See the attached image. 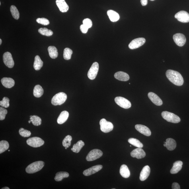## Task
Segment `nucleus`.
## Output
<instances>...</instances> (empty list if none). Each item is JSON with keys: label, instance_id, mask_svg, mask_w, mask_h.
I'll use <instances>...</instances> for the list:
<instances>
[{"label": "nucleus", "instance_id": "f257e3e1", "mask_svg": "<svg viewBox=\"0 0 189 189\" xmlns=\"http://www.w3.org/2000/svg\"><path fill=\"white\" fill-rule=\"evenodd\" d=\"M166 74L168 80L174 85L180 86L183 84V78L178 72L172 70H168L166 71Z\"/></svg>", "mask_w": 189, "mask_h": 189}, {"label": "nucleus", "instance_id": "f03ea898", "mask_svg": "<svg viewBox=\"0 0 189 189\" xmlns=\"http://www.w3.org/2000/svg\"><path fill=\"white\" fill-rule=\"evenodd\" d=\"M44 161H39L33 162L28 166L26 169V171L29 174H32L40 171L44 167Z\"/></svg>", "mask_w": 189, "mask_h": 189}, {"label": "nucleus", "instance_id": "7ed1b4c3", "mask_svg": "<svg viewBox=\"0 0 189 189\" xmlns=\"http://www.w3.org/2000/svg\"><path fill=\"white\" fill-rule=\"evenodd\" d=\"M67 99L66 94L63 92H59L53 96L51 100V103L54 106L61 105L64 103Z\"/></svg>", "mask_w": 189, "mask_h": 189}, {"label": "nucleus", "instance_id": "20e7f679", "mask_svg": "<svg viewBox=\"0 0 189 189\" xmlns=\"http://www.w3.org/2000/svg\"><path fill=\"white\" fill-rule=\"evenodd\" d=\"M161 116L164 119L168 122L174 123H178L180 122L179 117L172 113L168 112H162Z\"/></svg>", "mask_w": 189, "mask_h": 189}, {"label": "nucleus", "instance_id": "39448f33", "mask_svg": "<svg viewBox=\"0 0 189 189\" xmlns=\"http://www.w3.org/2000/svg\"><path fill=\"white\" fill-rule=\"evenodd\" d=\"M100 130L104 133H108L112 130L114 125L111 122L107 121L105 119L103 118L100 122Z\"/></svg>", "mask_w": 189, "mask_h": 189}, {"label": "nucleus", "instance_id": "423d86ee", "mask_svg": "<svg viewBox=\"0 0 189 189\" xmlns=\"http://www.w3.org/2000/svg\"><path fill=\"white\" fill-rule=\"evenodd\" d=\"M27 144L30 146L33 147H38L42 146L44 144V140L38 137L30 138L26 141Z\"/></svg>", "mask_w": 189, "mask_h": 189}, {"label": "nucleus", "instance_id": "0eeeda50", "mask_svg": "<svg viewBox=\"0 0 189 189\" xmlns=\"http://www.w3.org/2000/svg\"><path fill=\"white\" fill-rule=\"evenodd\" d=\"M103 155L102 152L100 150L94 149L90 151L88 154L86 159L88 161H90L99 158Z\"/></svg>", "mask_w": 189, "mask_h": 189}, {"label": "nucleus", "instance_id": "6e6552de", "mask_svg": "<svg viewBox=\"0 0 189 189\" xmlns=\"http://www.w3.org/2000/svg\"><path fill=\"white\" fill-rule=\"evenodd\" d=\"M116 103L121 107L125 109L130 108L131 106V102L126 98L122 97H117L115 98Z\"/></svg>", "mask_w": 189, "mask_h": 189}, {"label": "nucleus", "instance_id": "1a4fd4ad", "mask_svg": "<svg viewBox=\"0 0 189 189\" xmlns=\"http://www.w3.org/2000/svg\"><path fill=\"white\" fill-rule=\"evenodd\" d=\"M99 70V65L97 62H94L92 65L88 73V77L89 79L93 80L95 79Z\"/></svg>", "mask_w": 189, "mask_h": 189}, {"label": "nucleus", "instance_id": "9d476101", "mask_svg": "<svg viewBox=\"0 0 189 189\" xmlns=\"http://www.w3.org/2000/svg\"><path fill=\"white\" fill-rule=\"evenodd\" d=\"M146 42L144 38H139L133 40L129 45V48L131 50L137 49L142 46Z\"/></svg>", "mask_w": 189, "mask_h": 189}, {"label": "nucleus", "instance_id": "9b49d317", "mask_svg": "<svg viewBox=\"0 0 189 189\" xmlns=\"http://www.w3.org/2000/svg\"><path fill=\"white\" fill-rule=\"evenodd\" d=\"M3 60L5 65L9 68H12L14 66V63L13 57L11 53L9 52H6L3 55Z\"/></svg>", "mask_w": 189, "mask_h": 189}, {"label": "nucleus", "instance_id": "f8f14e48", "mask_svg": "<svg viewBox=\"0 0 189 189\" xmlns=\"http://www.w3.org/2000/svg\"><path fill=\"white\" fill-rule=\"evenodd\" d=\"M175 18L179 21L183 23L189 22V14L185 11H181L175 14Z\"/></svg>", "mask_w": 189, "mask_h": 189}, {"label": "nucleus", "instance_id": "ddd939ff", "mask_svg": "<svg viewBox=\"0 0 189 189\" xmlns=\"http://www.w3.org/2000/svg\"><path fill=\"white\" fill-rule=\"evenodd\" d=\"M173 39L174 42L179 46L182 47L185 44L186 38L183 34L176 33L174 35Z\"/></svg>", "mask_w": 189, "mask_h": 189}, {"label": "nucleus", "instance_id": "4468645a", "mask_svg": "<svg viewBox=\"0 0 189 189\" xmlns=\"http://www.w3.org/2000/svg\"><path fill=\"white\" fill-rule=\"evenodd\" d=\"M142 148L138 147L133 150L131 153V156L133 158H136L138 159H141L144 158L146 153Z\"/></svg>", "mask_w": 189, "mask_h": 189}, {"label": "nucleus", "instance_id": "2eb2a0df", "mask_svg": "<svg viewBox=\"0 0 189 189\" xmlns=\"http://www.w3.org/2000/svg\"><path fill=\"white\" fill-rule=\"evenodd\" d=\"M135 129L140 133L147 136H150L151 132L150 129L146 126L143 125L137 124L135 125Z\"/></svg>", "mask_w": 189, "mask_h": 189}, {"label": "nucleus", "instance_id": "dca6fc26", "mask_svg": "<svg viewBox=\"0 0 189 189\" xmlns=\"http://www.w3.org/2000/svg\"><path fill=\"white\" fill-rule=\"evenodd\" d=\"M103 166L102 165H97L86 170L83 172L84 176H88L96 173L102 169Z\"/></svg>", "mask_w": 189, "mask_h": 189}, {"label": "nucleus", "instance_id": "f3484780", "mask_svg": "<svg viewBox=\"0 0 189 189\" xmlns=\"http://www.w3.org/2000/svg\"><path fill=\"white\" fill-rule=\"evenodd\" d=\"M148 96L149 99L154 104L157 106H161L163 104V101L157 94L153 92H149Z\"/></svg>", "mask_w": 189, "mask_h": 189}, {"label": "nucleus", "instance_id": "a211bd4d", "mask_svg": "<svg viewBox=\"0 0 189 189\" xmlns=\"http://www.w3.org/2000/svg\"><path fill=\"white\" fill-rule=\"evenodd\" d=\"M150 173V168L148 165L144 166L143 168L140 175V179L144 181L147 179Z\"/></svg>", "mask_w": 189, "mask_h": 189}, {"label": "nucleus", "instance_id": "6ab92c4d", "mask_svg": "<svg viewBox=\"0 0 189 189\" xmlns=\"http://www.w3.org/2000/svg\"><path fill=\"white\" fill-rule=\"evenodd\" d=\"M56 3L57 7L62 12H66L69 9V6L65 1V0H56Z\"/></svg>", "mask_w": 189, "mask_h": 189}, {"label": "nucleus", "instance_id": "aec40b11", "mask_svg": "<svg viewBox=\"0 0 189 189\" xmlns=\"http://www.w3.org/2000/svg\"><path fill=\"white\" fill-rule=\"evenodd\" d=\"M1 81L4 87L7 88L13 87L15 84L14 80L11 78L4 77L1 79Z\"/></svg>", "mask_w": 189, "mask_h": 189}, {"label": "nucleus", "instance_id": "412c9836", "mask_svg": "<svg viewBox=\"0 0 189 189\" xmlns=\"http://www.w3.org/2000/svg\"><path fill=\"white\" fill-rule=\"evenodd\" d=\"M114 77L118 80L123 81H128L130 79L128 74L123 71H118L116 72L115 74Z\"/></svg>", "mask_w": 189, "mask_h": 189}, {"label": "nucleus", "instance_id": "4be33fe9", "mask_svg": "<svg viewBox=\"0 0 189 189\" xmlns=\"http://www.w3.org/2000/svg\"><path fill=\"white\" fill-rule=\"evenodd\" d=\"M166 144L165 147L169 151L173 150L176 149V141L173 139L168 138L166 140V141L164 142Z\"/></svg>", "mask_w": 189, "mask_h": 189}, {"label": "nucleus", "instance_id": "5701e85b", "mask_svg": "<svg viewBox=\"0 0 189 189\" xmlns=\"http://www.w3.org/2000/svg\"><path fill=\"white\" fill-rule=\"evenodd\" d=\"M182 162L181 161H176L173 164L172 169L170 170V173L175 174L178 173L182 169Z\"/></svg>", "mask_w": 189, "mask_h": 189}, {"label": "nucleus", "instance_id": "b1692460", "mask_svg": "<svg viewBox=\"0 0 189 189\" xmlns=\"http://www.w3.org/2000/svg\"><path fill=\"white\" fill-rule=\"evenodd\" d=\"M69 116V114L68 112L66 111H64L61 113L57 119V122L59 124H61L65 123Z\"/></svg>", "mask_w": 189, "mask_h": 189}, {"label": "nucleus", "instance_id": "393cba45", "mask_svg": "<svg viewBox=\"0 0 189 189\" xmlns=\"http://www.w3.org/2000/svg\"><path fill=\"white\" fill-rule=\"evenodd\" d=\"M107 14L110 20L112 22H116L120 19L119 14L113 10H108L107 11Z\"/></svg>", "mask_w": 189, "mask_h": 189}, {"label": "nucleus", "instance_id": "a878e982", "mask_svg": "<svg viewBox=\"0 0 189 189\" xmlns=\"http://www.w3.org/2000/svg\"><path fill=\"white\" fill-rule=\"evenodd\" d=\"M120 173L122 177L125 178H129L130 175V170L128 167L124 164L121 166Z\"/></svg>", "mask_w": 189, "mask_h": 189}, {"label": "nucleus", "instance_id": "bb28decb", "mask_svg": "<svg viewBox=\"0 0 189 189\" xmlns=\"http://www.w3.org/2000/svg\"><path fill=\"white\" fill-rule=\"evenodd\" d=\"M43 65V62L41 59L39 55H36L35 57L33 67L36 71H39L42 67Z\"/></svg>", "mask_w": 189, "mask_h": 189}, {"label": "nucleus", "instance_id": "cd10ccee", "mask_svg": "<svg viewBox=\"0 0 189 189\" xmlns=\"http://www.w3.org/2000/svg\"><path fill=\"white\" fill-rule=\"evenodd\" d=\"M44 89L42 86L37 85L35 86L33 91V95L36 97L39 98L42 96L44 94Z\"/></svg>", "mask_w": 189, "mask_h": 189}, {"label": "nucleus", "instance_id": "c85d7f7f", "mask_svg": "<svg viewBox=\"0 0 189 189\" xmlns=\"http://www.w3.org/2000/svg\"><path fill=\"white\" fill-rule=\"evenodd\" d=\"M84 145L85 143L84 142L82 141H79L73 145V147L71 149V151L75 153H79Z\"/></svg>", "mask_w": 189, "mask_h": 189}, {"label": "nucleus", "instance_id": "c756f323", "mask_svg": "<svg viewBox=\"0 0 189 189\" xmlns=\"http://www.w3.org/2000/svg\"><path fill=\"white\" fill-rule=\"evenodd\" d=\"M48 50L49 55L51 58L56 59L58 57V53L56 47L54 46H49Z\"/></svg>", "mask_w": 189, "mask_h": 189}, {"label": "nucleus", "instance_id": "7c9ffc66", "mask_svg": "<svg viewBox=\"0 0 189 189\" xmlns=\"http://www.w3.org/2000/svg\"><path fill=\"white\" fill-rule=\"evenodd\" d=\"M68 173L65 172H57L55 175L54 179L57 182L61 181L63 178L69 177Z\"/></svg>", "mask_w": 189, "mask_h": 189}, {"label": "nucleus", "instance_id": "2f4dec72", "mask_svg": "<svg viewBox=\"0 0 189 189\" xmlns=\"http://www.w3.org/2000/svg\"><path fill=\"white\" fill-rule=\"evenodd\" d=\"M30 120L35 126H38L42 124V119L38 116H30Z\"/></svg>", "mask_w": 189, "mask_h": 189}, {"label": "nucleus", "instance_id": "473e14b6", "mask_svg": "<svg viewBox=\"0 0 189 189\" xmlns=\"http://www.w3.org/2000/svg\"><path fill=\"white\" fill-rule=\"evenodd\" d=\"M10 11H11L12 17L14 19L16 20L19 19L20 17L19 12L18 11L17 8L15 6L12 5L11 6V7H10Z\"/></svg>", "mask_w": 189, "mask_h": 189}, {"label": "nucleus", "instance_id": "72a5a7b5", "mask_svg": "<svg viewBox=\"0 0 189 189\" xmlns=\"http://www.w3.org/2000/svg\"><path fill=\"white\" fill-rule=\"evenodd\" d=\"M128 141L131 144L137 147L142 148L143 147L142 143H141L138 139L131 138L128 139Z\"/></svg>", "mask_w": 189, "mask_h": 189}, {"label": "nucleus", "instance_id": "f704fd0d", "mask_svg": "<svg viewBox=\"0 0 189 189\" xmlns=\"http://www.w3.org/2000/svg\"><path fill=\"white\" fill-rule=\"evenodd\" d=\"M9 147V143L6 141H0V153L1 154L7 150Z\"/></svg>", "mask_w": 189, "mask_h": 189}, {"label": "nucleus", "instance_id": "c9c22d12", "mask_svg": "<svg viewBox=\"0 0 189 189\" xmlns=\"http://www.w3.org/2000/svg\"><path fill=\"white\" fill-rule=\"evenodd\" d=\"M38 32L42 35L46 36H52L53 34V32L52 31L48 30L46 28H41L39 29Z\"/></svg>", "mask_w": 189, "mask_h": 189}, {"label": "nucleus", "instance_id": "e433bc0d", "mask_svg": "<svg viewBox=\"0 0 189 189\" xmlns=\"http://www.w3.org/2000/svg\"><path fill=\"white\" fill-rule=\"evenodd\" d=\"M73 52V51L71 49L68 48H65L63 52V58L65 60H69L71 59Z\"/></svg>", "mask_w": 189, "mask_h": 189}, {"label": "nucleus", "instance_id": "4c0bfd02", "mask_svg": "<svg viewBox=\"0 0 189 189\" xmlns=\"http://www.w3.org/2000/svg\"><path fill=\"white\" fill-rule=\"evenodd\" d=\"M72 138L70 135H67L65 137L63 141V145L65 147H69L71 145V142Z\"/></svg>", "mask_w": 189, "mask_h": 189}, {"label": "nucleus", "instance_id": "58836bf2", "mask_svg": "<svg viewBox=\"0 0 189 189\" xmlns=\"http://www.w3.org/2000/svg\"><path fill=\"white\" fill-rule=\"evenodd\" d=\"M19 132L20 135L24 137H30L31 134L30 131L25 130L23 128H21L19 129Z\"/></svg>", "mask_w": 189, "mask_h": 189}, {"label": "nucleus", "instance_id": "ea45409f", "mask_svg": "<svg viewBox=\"0 0 189 189\" xmlns=\"http://www.w3.org/2000/svg\"><path fill=\"white\" fill-rule=\"evenodd\" d=\"M10 100L7 97H4L3 100L0 101V106L5 108L9 107L10 106Z\"/></svg>", "mask_w": 189, "mask_h": 189}, {"label": "nucleus", "instance_id": "a19ab883", "mask_svg": "<svg viewBox=\"0 0 189 189\" xmlns=\"http://www.w3.org/2000/svg\"><path fill=\"white\" fill-rule=\"evenodd\" d=\"M36 21L38 23L44 25H47L50 24L49 20L44 18H38L36 19Z\"/></svg>", "mask_w": 189, "mask_h": 189}, {"label": "nucleus", "instance_id": "79ce46f5", "mask_svg": "<svg viewBox=\"0 0 189 189\" xmlns=\"http://www.w3.org/2000/svg\"><path fill=\"white\" fill-rule=\"evenodd\" d=\"M7 113V110L1 107H0V120L2 121L4 120Z\"/></svg>", "mask_w": 189, "mask_h": 189}, {"label": "nucleus", "instance_id": "37998d69", "mask_svg": "<svg viewBox=\"0 0 189 189\" xmlns=\"http://www.w3.org/2000/svg\"><path fill=\"white\" fill-rule=\"evenodd\" d=\"M83 24L88 28H91L92 25V20L89 18H86L84 19L83 21Z\"/></svg>", "mask_w": 189, "mask_h": 189}, {"label": "nucleus", "instance_id": "c03bdc74", "mask_svg": "<svg viewBox=\"0 0 189 189\" xmlns=\"http://www.w3.org/2000/svg\"><path fill=\"white\" fill-rule=\"evenodd\" d=\"M80 29L81 31L83 33L85 34L87 33L88 29L89 28H88L87 27H86L85 25H84L83 24L81 25L80 27Z\"/></svg>", "mask_w": 189, "mask_h": 189}, {"label": "nucleus", "instance_id": "a18cd8bd", "mask_svg": "<svg viewBox=\"0 0 189 189\" xmlns=\"http://www.w3.org/2000/svg\"><path fill=\"white\" fill-rule=\"evenodd\" d=\"M172 189H180L179 185L178 183L174 182L172 185Z\"/></svg>", "mask_w": 189, "mask_h": 189}, {"label": "nucleus", "instance_id": "49530a36", "mask_svg": "<svg viewBox=\"0 0 189 189\" xmlns=\"http://www.w3.org/2000/svg\"><path fill=\"white\" fill-rule=\"evenodd\" d=\"M142 5L145 6L147 5L148 0H141Z\"/></svg>", "mask_w": 189, "mask_h": 189}, {"label": "nucleus", "instance_id": "de8ad7c7", "mask_svg": "<svg viewBox=\"0 0 189 189\" xmlns=\"http://www.w3.org/2000/svg\"><path fill=\"white\" fill-rule=\"evenodd\" d=\"M2 189H10V188H8V187H5L4 188H1Z\"/></svg>", "mask_w": 189, "mask_h": 189}, {"label": "nucleus", "instance_id": "09e8293b", "mask_svg": "<svg viewBox=\"0 0 189 189\" xmlns=\"http://www.w3.org/2000/svg\"><path fill=\"white\" fill-rule=\"evenodd\" d=\"M2 44V40L1 39H0V45H1Z\"/></svg>", "mask_w": 189, "mask_h": 189}, {"label": "nucleus", "instance_id": "8fccbe9b", "mask_svg": "<svg viewBox=\"0 0 189 189\" xmlns=\"http://www.w3.org/2000/svg\"><path fill=\"white\" fill-rule=\"evenodd\" d=\"M31 122V121L30 120V121H28V123H30Z\"/></svg>", "mask_w": 189, "mask_h": 189}, {"label": "nucleus", "instance_id": "3c124183", "mask_svg": "<svg viewBox=\"0 0 189 189\" xmlns=\"http://www.w3.org/2000/svg\"><path fill=\"white\" fill-rule=\"evenodd\" d=\"M150 1H155V0H150Z\"/></svg>", "mask_w": 189, "mask_h": 189}, {"label": "nucleus", "instance_id": "603ef678", "mask_svg": "<svg viewBox=\"0 0 189 189\" xmlns=\"http://www.w3.org/2000/svg\"><path fill=\"white\" fill-rule=\"evenodd\" d=\"M67 149V147H65V149Z\"/></svg>", "mask_w": 189, "mask_h": 189}]
</instances>
